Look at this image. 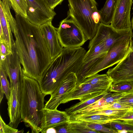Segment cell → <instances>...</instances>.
Segmentation results:
<instances>
[{"mask_svg": "<svg viewBox=\"0 0 133 133\" xmlns=\"http://www.w3.org/2000/svg\"><path fill=\"white\" fill-rule=\"evenodd\" d=\"M15 47L24 75L37 81L52 60L40 26L15 14Z\"/></svg>", "mask_w": 133, "mask_h": 133, "instance_id": "cell-1", "label": "cell"}, {"mask_svg": "<svg viewBox=\"0 0 133 133\" xmlns=\"http://www.w3.org/2000/svg\"><path fill=\"white\" fill-rule=\"evenodd\" d=\"M86 52L81 47L63 48L60 53L52 60L37 81L45 96L54 92L70 73H75L77 76L78 75Z\"/></svg>", "mask_w": 133, "mask_h": 133, "instance_id": "cell-2", "label": "cell"}, {"mask_svg": "<svg viewBox=\"0 0 133 133\" xmlns=\"http://www.w3.org/2000/svg\"><path fill=\"white\" fill-rule=\"evenodd\" d=\"M38 81L24 75L20 103L22 120L32 133L41 132L44 97Z\"/></svg>", "mask_w": 133, "mask_h": 133, "instance_id": "cell-3", "label": "cell"}, {"mask_svg": "<svg viewBox=\"0 0 133 133\" xmlns=\"http://www.w3.org/2000/svg\"><path fill=\"white\" fill-rule=\"evenodd\" d=\"M68 16L83 32L87 40L95 35L100 23V15L95 0H68Z\"/></svg>", "mask_w": 133, "mask_h": 133, "instance_id": "cell-4", "label": "cell"}, {"mask_svg": "<svg viewBox=\"0 0 133 133\" xmlns=\"http://www.w3.org/2000/svg\"><path fill=\"white\" fill-rule=\"evenodd\" d=\"M133 36L131 28L114 43L103 59L87 72L84 79L119 62L128 52Z\"/></svg>", "mask_w": 133, "mask_h": 133, "instance_id": "cell-5", "label": "cell"}, {"mask_svg": "<svg viewBox=\"0 0 133 133\" xmlns=\"http://www.w3.org/2000/svg\"><path fill=\"white\" fill-rule=\"evenodd\" d=\"M68 17L60 23L56 28L58 39L63 48L81 47L87 41L83 32L71 18Z\"/></svg>", "mask_w": 133, "mask_h": 133, "instance_id": "cell-6", "label": "cell"}, {"mask_svg": "<svg viewBox=\"0 0 133 133\" xmlns=\"http://www.w3.org/2000/svg\"><path fill=\"white\" fill-rule=\"evenodd\" d=\"M28 7L27 18L32 23L40 26L52 22L56 14L47 0H26Z\"/></svg>", "mask_w": 133, "mask_h": 133, "instance_id": "cell-7", "label": "cell"}, {"mask_svg": "<svg viewBox=\"0 0 133 133\" xmlns=\"http://www.w3.org/2000/svg\"><path fill=\"white\" fill-rule=\"evenodd\" d=\"M106 74L112 80V83L133 82V36L124 57L115 67L109 69Z\"/></svg>", "mask_w": 133, "mask_h": 133, "instance_id": "cell-8", "label": "cell"}, {"mask_svg": "<svg viewBox=\"0 0 133 133\" xmlns=\"http://www.w3.org/2000/svg\"><path fill=\"white\" fill-rule=\"evenodd\" d=\"M132 3V0H117L110 24L116 30L128 32L132 28L130 15Z\"/></svg>", "mask_w": 133, "mask_h": 133, "instance_id": "cell-9", "label": "cell"}, {"mask_svg": "<svg viewBox=\"0 0 133 133\" xmlns=\"http://www.w3.org/2000/svg\"><path fill=\"white\" fill-rule=\"evenodd\" d=\"M110 88L92 85L89 83H81L76 86L75 89L66 95L61 102L64 104L71 101L78 99L84 102L109 91Z\"/></svg>", "mask_w": 133, "mask_h": 133, "instance_id": "cell-10", "label": "cell"}, {"mask_svg": "<svg viewBox=\"0 0 133 133\" xmlns=\"http://www.w3.org/2000/svg\"><path fill=\"white\" fill-rule=\"evenodd\" d=\"M0 63L9 77L10 85L15 88H22L24 75L15 46L12 53L7 55L5 60H0Z\"/></svg>", "mask_w": 133, "mask_h": 133, "instance_id": "cell-11", "label": "cell"}, {"mask_svg": "<svg viewBox=\"0 0 133 133\" xmlns=\"http://www.w3.org/2000/svg\"><path fill=\"white\" fill-rule=\"evenodd\" d=\"M77 82L76 74L73 72L70 73L61 85L50 95V99L45 105L44 108L57 109L64 97L75 89Z\"/></svg>", "mask_w": 133, "mask_h": 133, "instance_id": "cell-12", "label": "cell"}, {"mask_svg": "<svg viewBox=\"0 0 133 133\" xmlns=\"http://www.w3.org/2000/svg\"><path fill=\"white\" fill-rule=\"evenodd\" d=\"M128 32L119 31L114 29L111 25L100 23L95 35L90 41L88 48L102 43L108 51L116 41Z\"/></svg>", "mask_w": 133, "mask_h": 133, "instance_id": "cell-13", "label": "cell"}, {"mask_svg": "<svg viewBox=\"0 0 133 133\" xmlns=\"http://www.w3.org/2000/svg\"><path fill=\"white\" fill-rule=\"evenodd\" d=\"M40 126L41 132L50 128H55L70 122V116L65 111L44 108Z\"/></svg>", "mask_w": 133, "mask_h": 133, "instance_id": "cell-14", "label": "cell"}, {"mask_svg": "<svg viewBox=\"0 0 133 133\" xmlns=\"http://www.w3.org/2000/svg\"><path fill=\"white\" fill-rule=\"evenodd\" d=\"M40 27L52 60L60 53L63 48L59 43L56 28L52 25V22L46 23Z\"/></svg>", "mask_w": 133, "mask_h": 133, "instance_id": "cell-15", "label": "cell"}, {"mask_svg": "<svg viewBox=\"0 0 133 133\" xmlns=\"http://www.w3.org/2000/svg\"><path fill=\"white\" fill-rule=\"evenodd\" d=\"M10 85V91L8 100V110L9 118L8 125L17 129L22 119L20 113V103L21 96L15 91L14 87Z\"/></svg>", "mask_w": 133, "mask_h": 133, "instance_id": "cell-16", "label": "cell"}, {"mask_svg": "<svg viewBox=\"0 0 133 133\" xmlns=\"http://www.w3.org/2000/svg\"><path fill=\"white\" fill-rule=\"evenodd\" d=\"M70 116V121H82L103 125L116 120L112 116L101 115H93L82 116Z\"/></svg>", "mask_w": 133, "mask_h": 133, "instance_id": "cell-17", "label": "cell"}, {"mask_svg": "<svg viewBox=\"0 0 133 133\" xmlns=\"http://www.w3.org/2000/svg\"><path fill=\"white\" fill-rule=\"evenodd\" d=\"M0 24L3 33L4 40L6 42L9 49L12 51L15 46V41L9 23L1 9H0Z\"/></svg>", "mask_w": 133, "mask_h": 133, "instance_id": "cell-18", "label": "cell"}, {"mask_svg": "<svg viewBox=\"0 0 133 133\" xmlns=\"http://www.w3.org/2000/svg\"><path fill=\"white\" fill-rule=\"evenodd\" d=\"M117 0H106L103 6L99 11L100 23L106 25L111 24Z\"/></svg>", "mask_w": 133, "mask_h": 133, "instance_id": "cell-19", "label": "cell"}, {"mask_svg": "<svg viewBox=\"0 0 133 133\" xmlns=\"http://www.w3.org/2000/svg\"><path fill=\"white\" fill-rule=\"evenodd\" d=\"M85 56L83 64L100 57H104L108 51L106 50L104 44L100 43L89 48Z\"/></svg>", "mask_w": 133, "mask_h": 133, "instance_id": "cell-20", "label": "cell"}, {"mask_svg": "<svg viewBox=\"0 0 133 133\" xmlns=\"http://www.w3.org/2000/svg\"><path fill=\"white\" fill-rule=\"evenodd\" d=\"M112 83V79L107 74H97L85 79L81 83H89L110 88Z\"/></svg>", "mask_w": 133, "mask_h": 133, "instance_id": "cell-21", "label": "cell"}, {"mask_svg": "<svg viewBox=\"0 0 133 133\" xmlns=\"http://www.w3.org/2000/svg\"><path fill=\"white\" fill-rule=\"evenodd\" d=\"M130 109H107L101 110H92L82 114H77L75 115V116H82L93 115H101L111 116L114 117L116 120H117L123 117Z\"/></svg>", "mask_w": 133, "mask_h": 133, "instance_id": "cell-22", "label": "cell"}, {"mask_svg": "<svg viewBox=\"0 0 133 133\" xmlns=\"http://www.w3.org/2000/svg\"><path fill=\"white\" fill-rule=\"evenodd\" d=\"M106 93L84 102H80L72 105L70 108L66 109L65 111L69 116L75 115L80 110L89 106L103 98Z\"/></svg>", "mask_w": 133, "mask_h": 133, "instance_id": "cell-23", "label": "cell"}, {"mask_svg": "<svg viewBox=\"0 0 133 133\" xmlns=\"http://www.w3.org/2000/svg\"><path fill=\"white\" fill-rule=\"evenodd\" d=\"M11 7L9 0H1L0 9L2 10L8 21L11 30L13 33L16 27V21L11 12Z\"/></svg>", "mask_w": 133, "mask_h": 133, "instance_id": "cell-24", "label": "cell"}, {"mask_svg": "<svg viewBox=\"0 0 133 133\" xmlns=\"http://www.w3.org/2000/svg\"><path fill=\"white\" fill-rule=\"evenodd\" d=\"M15 14L27 18L28 7L26 0H9Z\"/></svg>", "mask_w": 133, "mask_h": 133, "instance_id": "cell-25", "label": "cell"}, {"mask_svg": "<svg viewBox=\"0 0 133 133\" xmlns=\"http://www.w3.org/2000/svg\"><path fill=\"white\" fill-rule=\"evenodd\" d=\"M108 127L116 130L119 132L133 133V127L128 125L119 120L113 121L106 124Z\"/></svg>", "mask_w": 133, "mask_h": 133, "instance_id": "cell-26", "label": "cell"}, {"mask_svg": "<svg viewBox=\"0 0 133 133\" xmlns=\"http://www.w3.org/2000/svg\"><path fill=\"white\" fill-rule=\"evenodd\" d=\"M8 75L2 66L0 65V79L1 86V89L4 93L6 98L8 99L10 91V85L7 79Z\"/></svg>", "mask_w": 133, "mask_h": 133, "instance_id": "cell-27", "label": "cell"}, {"mask_svg": "<svg viewBox=\"0 0 133 133\" xmlns=\"http://www.w3.org/2000/svg\"><path fill=\"white\" fill-rule=\"evenodd\" d=\"M72 133H99L90 128L86 123L82 121H70Z\"/></svg>", "mask_w": 133, "mask_h": 133, "instance_id": "cell-28", "label": "cell"}, {"mask_svg": "<svg viewBox=\"0 0 133 133\" xmlns=\"http://www.w3.org/2000/svg\"><path fill=\"white\" fill-rule=\"evenodd\" d=\"M133 89V82H121L112 83L109 91L125 92Z\"/></svg>", "mask_w": 133, "mask_h": 133, "instance_id": "cell-29", "label": "cell"}, {"mask_svg": "<svg viewBox=\"0 0 133 133\" xmlns=\"http://www.w3.org/2000/svg\"><path fill=\"white\" fill-rule=\"evenodd\" d=\"M85 123L90 128L99 133L100 132L109 133H119L118 131L109 127H105L103 124L94 123Z\"/></svg>", "mask_w": 133, "mask_h": 133, "instance_id": "cell-30", "label": "cell"}, {"mask_svg": "<svg viewBox=\"0 0 133 133\" xmlns=\"http://www.w3.org/2000/svg\"><path fill=\"white\" fill-rule=\"evenodd\" d=\"M131 108L128 105L117 102L107 104L93 110H101L107 109L128 110Z\"/></svg>", "mask_w": 133, "mask_h": 133, "instance_id": "cell-31", "label": "cell"}, {"mask_svg": "<svg viewBox=\"0 0 133 133\" xmlns=\"http://www.w3.org/2000/svg\"><path fill=\"white\" fill-rule=\"evenodd\" d=\"M116 102L128 105L133 108V89L124 92L122 96Z\"/></svg>", "mask_w": 133, "mask_h": 133, "instance_id": "cell-32", "label": "cell"}, {"mask_svg": "<svg viewBox=\"0 0 133 133\" xmlns=\"http://www.w3.org/2000/svg\"><path fill=\"white\" fill-rule=\"evenodd\" d=\"M124 92L108 91L105 94L103 98L106 104L116 102L123 95Z\"/></svg>", "mask_w": 133, "mask_h": 133, "instance_id": "cell-33", "label": "cell"}, {"mask_svg": "<svg viewBox=\"0 0 133 133\" xmlns=\"http://www.w3.org/2000/svg\"><path fill=\"white\" fill-rule=\"evenodd\" d=\"M0 133H19L24 132L23 129L18 131L17 129L14 128L6 124L1 115L0 116Z\"/></svg>", "mask_w": 133, "mask_h": 133, "instance_id": "cell-34", "label": "cell"}, {"mask_svg": "<svg viewBox=\"0 0 133 133\" xmlns=\"http://www.w3.org/2000/svg\"><path fill=\"white\" fill-rule=\"evenodd\" d=\"M117 119L133 127V108L129 110L123 117Z\"/></svg>", "mask_w": 133, "mask_h": 133, "instance_id": "cell-35", "label": "cell"}, {"mask_svg": "<svg viewBox=\"0 0 133 133\" xmlns=\"http://www.w3.org/2000/svg\"><path fill=\"white\" fill-rule=\"evenodd\" d=\"M55 128L56 130L57 133H72L70 122Z\"/></svg>", "mask_w": 133, "mask_h": 133, "instance_id": "cell-36", "label": "cell"}, {"mask_svg": "<svg viewBox=\"0 0 133 133\" xmlns=\"http://www.w3.org/2000/svg\"><path fill=\"white\" fill-rule=\"evenodd\" d=\"M0 55L6 56L8 54L12 53L8 47L5 41L3 40H0Z\"/></svg>", "mask_w": 133, "mask_h": 133, "instance_id": "cell-37", "label": "cell"}, {"mask_svg": "<svg viewBox=\"0 0 133 133\" xmlns=\"http://www.w3.org/2000/svg\"><path fill=\"white\" fill-rule=\"evenodd\" d=\"M64 0H47L51 8L54 10L57 5L60 4Z\"/></svg>", "mask_w": 133, "mask_h": 133, "instance_id": "cell-38", "label": "cell"}, {"mask_svg": "<svg viewBox=\"0 0 133 133\" xmlns=\"http://www.w3.org/2000/svg\"><path fill=\"white\" fill-rule=\"evenodd\" d=\"M41 132L42 133H57L56 130L54 128H47L42 131Z\"/></svg>", "mask_w": 133, "mask_h": 133, "instance_id": "cell-39", "label": "cell"}, {"mask_svg": "<svg viewBox=\"0 0 133 133\" xmlns=\"http://www.w3.org/2000/svg\"><path fill=\"white\" fill-rule=\"evenodd\" d=\"M4 92L3 90L1 88H0V103H1V101L3 98L4 95Z\"/></svg>", "mask_w": 133, "mask_h": 133, "instance_id": "cell-40", "label": "cell"}, {"mask_svg": "<svg viewBox=\"0 0 133 133\" xmlns=\"http://www.w3.org/2000/svg\"><path fill=\"white\" fill-rule=\"evenodd\" d=\"M131 27L132 29L133 30V16L131 20Z\"/></svg>", "mask_w": 133, "mask_h": 133, "instance_id": "cell-41", "label": "cell"}, {"mask_svg": "<svg viewBox=\"0 0 133 133\" xmlns=\"http://www.w3.org/2000/svg\"><path fill=\"white\" fill-rule=\"evenodd\" d=\"M132 9H133V8H132Z\"/></svg>", "mask_w": 133, "mask_h": 133, "instance_id": "cell-42", "label": "cell"}]
</instances>
